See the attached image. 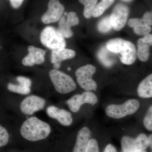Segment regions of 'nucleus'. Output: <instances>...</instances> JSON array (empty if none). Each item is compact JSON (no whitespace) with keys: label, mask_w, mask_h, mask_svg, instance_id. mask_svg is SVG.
Here are the masks:
<instances>
[{"label":"nucleus","mask_w":152,"mask_h":152,"mask_svg":"<svg viewBox=\"0 0 152 152\" xmlns=\"http://www.w3.org/2000/svg\"><path fill=\"white\" fill-rule=\"evenodd\" d=\"M75 56V52L71 49L61 48L52 50L51 62L55 69H57L61 67L63 61L73 58Z\"/></svg>","instance_id":"obj_16"},{"label":"nucleus","mask_w":152,"mask_h":152,"mask_svg":"<svg viewBox=\"0 0 152 152\" xmlns=\"http://www.w3.org/2000/svg\"><path fill=\"white\" fill-rule=\"evenodd\" d=\"M49 76L55 89L60 94H68L76 89L75 83L66 74L53 69L49 72Z\"/></svg>","instance_id":"obj_3"},{"label":"nucleus","mask_w":152,"mask_h":152,"mask_svg":"<svg viewBox=\"0 0 152 152\" xmlns=\"http://www.w3.org/2000/svg\"><path fill=\"white\" fill-rule=\"evenodd\" d=\"M143 39L145 41H146L147 42L151 44L152 45V35L151 34H147L145 35Z\"/></svg>","instance_id":"obj_31"},{"label":"nucleus","mask_w":152,"mask_h":152,"mask_svg":"<svg viewBox=\"0 0 152 152\" xmlns=\"http://www.w3.org/2000/svg\"><path fill=\"white\" fill-rule=\"evenodd\" d=\"M122 152H125V151H123ZM146 152L145 151H141V152Z\"/></svg>","instance_id":"obj_34"},{"label":"nucleus","mask_w":152,"mask_h":152,"mask_svg":"<svg viewBox=\"0 0 152 152\" xmlns=\"http://www.w3.org/2000/svg\"><path fill=\"white\" fill-rule=\"evenodd\" d=\"M144 126L148 130H152V106H151L145 116L143 121Z\"/></svg>","instance_id":"obj_26"},{"label":"nucleus","mask_w":152,"mask_h":152,"mask_svg":"<svg viewBox=\"0 0 152 152\" xmlns=\"http://www.w3.org/2000/svg\"><path fill=\"white\" fill-rule=\"evenodd\" d=\"M24 138L31 142H37L46 138L51 132V127L48 123L36 117L25 121L20 130Z\"/></svg>","instance_id":"obj_1"},{"label":"nucleus","mask_w":152,"mask_h":152,"mask_svg":"<svg viewBox=\"0 0 152 152\" xmlns=\"http://www.w3.org/2000/svg\"><path fill=\"white\" fill-rule=\"evenodd\" d=\"M138 101L134 99L129 100L122 104H110L106 109V115L110 118L119 119L135 113L140 107Z\"/></svg>","instance_id":"obj_4"},{"label":"nucleus","mask_w":152,"mask_h":152,"mask_svg":"<svg viewBox=\"0 0 152 152\" xmlns=\"http://www.w3.org/2000/svg\"><path fill=\"white\" fill-rule=\"evenodd\" d=\"M10 136L5 128L0 125V148L5 146L8 143Z\"/></svg>","instance_id":"obj_25"},{"label":"nucleus","mask_w":152,"mask_h":152,"mask_svg":"<svg viewBox=\"0 0 152 152\" xmlns=\"http://www.w3.org/2000/svg\"><path fill=\"white\" fill-rule=\"evenodd\" d=\"M96 68L91 64H88L79 68L76 71L77 82L81 88L87 91H96L97 85L92 77L96 72Z\"/></svg>","instance_id":"obj_5"},{"label":"nucleus","mask_w":152,"mask_h":152,"mask_svg":"<svg viewBox=\"0 0 152 152\" xmlns=\"http://www.w3.org/2000/svg\"><path fill=\"white\" fill-rule=\"evenodd\" d=\"M45 104L46 101L43 98L32 95L22 101L20 108L23 113L30 115L35 112L42 110L45 107Z\"/></svg>","instance_id":"obj_12"},{"label":"nucleus","mask_w":152,"mask_h":152,"mask_svg":"<svg viewBox=\"0 0 152 152\" xmlns=\"http://www.w3.org/2000/svg\"><path fill=\"white\" fill-rule=\"evenodd\" d=\"M82 4L84 5L83 15L85 18H90L96 6V5L98 0H79Z\"/></svg>","instance_id":"obj_22"},{"label":"nucleus","mask_w":152,"mask_h":152,"mask_svg":"<svg viewBox=\"0 0 152 152\" xmlns=\"http://www.w3.org/2000/svg\"><path fill=\"white\" fill-rule=\"evenodd\" d=\"M64 11V7L58 0H50L48 10L42 17V21L46 24L59 20Z\"/></svg>","instance_id":"obj_11"},{"label":"nucleus","mask_w":152,"mask_h":152,"mask_svg":"<svg viewBox=\"0 0 152 152\" xmlns=\"http://www.w3.org/2000/svg\"><path fill=\"white\" fill-rule=\"evenodd\" d=\"M152 24L151 12H147L141 18H132L128 22L129 26L134 28V32L138 35H144L151 31Z\"/></svg>","instance_id":"obj_10"},{"label":"nucleus","mask_w":152,"mask_h":152,"mask_svg":"<svg viewBox=\"0 0 152 152\" xmlns=\"http://www.w3.org/2000/svg\"><path fill=\"white\" fill-rule=\"evenodd\" d=\"M138 50L137 55L139 59L142 62H146L149 59L150 56V49L151 45L141 38L138 41Z\"/></svg>","instance_id":"obj_19"},{"label":"nucleus","mask_w":152,"mask_h":152,"mask_svg":"<svg viewBox=\"0 0 152 152\" xmlns=\"http://www.w3.org/2000/svg\"><path fill=\"white\" fill-rule=\"evenodd\" d=\"M85 152H99V145L96 140L90 139Z\"/></svg>","instance_id":"obj_27"},{"label":"nucleus","mask_w":152,"mask_h":152,"mask_svg":"<svg viewBox=\"0 0 152 152\" xmlns=\"http://www.w3.org/2000/svg\"><path fill=\"white\" fill-rule=\"evenodd\" d=\"M112 28L110 17H105L102 19L99 23L98 26L99 31L102 33L109 32L111 30Z\"/></svg>","instance_id":"obj_24"},{"label":"nucleus","mask_w":152,"mask_h":152,"mask_svg":"<svg viewBox=\"0 0 152 152\" xmlns=\"http://www.w3.org/2000/svg\"><path fill=\"white\" fill-rule=\"evenodd\" d=\"M122 1H124L129 2L131 1L132 0H122Z\"/></svg>","instance_id":"obj_33"},{"label":"nucleus","mask_w":152,"mask_h":152,"mask_svg":"<svg viewBox=\"0 0 152 152\" xmlns=\"http://www.w3.org/2000/svg\"><path fill=\"white\" fill-rule=\"evenodd\" d=\"M148 141L145 134L139 135L136 139L124 136L121 140L123 151L127 152H139L145 151L148 147Z\"/></svg>","instance_id":"obj_7"},{"label":"nucleus","mask_w":152,"mask_h":152,"mask_svg":"<svg viewBox=\"0 0 152 152\" xmlns=\"http://www.w3.org/2000/svg\"><path fill=\"white\" fill-rule=\"evenodd\" d=\"M106 47L102 48L98 53V57L102 63L107 67L113 65L115 62L113 55Z\"/></svg>","instance_id":"obj_20"},{"label":"nucleus","mask_w":152,"mask_h":152,"mask_svg":"<svg viewBox=\"0 0 152 152\" xmlns=\"http://www.w3.org/2000/svg\"><path fill=\"white\" fill-rule=\"evenodd\" d=\"M114 1L115 0H102L96 6L92 16L95 18L101 16L106 10L113 4Z\"/></svg>","instance_id":"obj_21"},{"label":"nucleus","mask_w":152,"mask_h":152,"mask_svg":"<svg viewBox=\"0 0 152 152\" xmlns=\"http://www.w3.org/2000/svg\"><path fill=\"white\" fill-rule=\"evenodd\" d=\"M148 141L149 145L151 147V148H152V134L150 135L149 137L148 138Z\"/></svg>","instance_id":"obj_32"},{"label":"nucleus","mask_w":152,"mask_h":152,"mask_svg":"<svg viewBox=\"0 0 152 152\" xmlns=\"http://www.w3.org/2000/svg\"><path fill=\"white\" fill-rule=\"evenodd\" d=\"M106 48L113 53L121 54L120 59L125 64L132 65L137 58V50L134 45L130 41L121 38H115L109 40Z\"/></svg>","instance_id":"obj_2"},{"label":"nucleus","mask_w":152,"mask_h":152,"mask_svg":"<svg viewBox=\"0 0 152 152\" xmlns=\"http://www.w3.org/2000/svg\"><path fill=\"white\" fill-rule=\"evenodd\" d=\"M40 40L45 46L54 50L65 48V40L58 32L56 28L52 26H47L41 34Z\"/></svg>","instance_id":"obj_6"},{"label":"nucleus","mask_w":152,"mask_h":152,"mask_svg":"<svg viewBox=\"0 0 152 152\" xmlns=\"http://www.w3.org/2000/svg\"><path fill=\"white\" fill-rule=\"evenodd\" d=\"M91 131L87 127L82 128L78 133L73 152H85L91 137Z\"/></svg>","instance_id":"obj_17"},{"label":"nucleus","mask_w":152,"mask_h":152,"mask_svg":"<svg viewBox=\"0 0 152 152\" xmlns=\"http://www.w3.org/2000/svg\"><path fill=\"white\" fill-rule=\"evenodd\" d=\"M139 96L142 98L152 97V75L146 77L139 84L137 89Z\"/></svg>","instance_id":"obj_18"},{"label":"nucleus","mask_w":152,"mask_h":152,"mask_svg":"<svg viewBox=\"0 0 152 152\" xmlns=\"http://www.w3.org/2000/svg\"><path fill=\"white\" fill-rule=\"evenodd\" d=\"M129 13V10L127 6L121 4L115 6L110 16L112 28L117 31L121 30L126 23Z\"/></svg>","instance_id":"obj_8"},{"label":"nucleus","mask_w":152,"mask_h":152,"mask_svg":"<svg viewBox=\"0 0 152 152\" xmlns=\"http://www.w3.org/2000/svg\"><path fill=\"white\" fill-rule=\"evenodd\" d=\"M7 88L9 91L12 92L17 93L21 95H27L31 92V88L28 87L23 86L21 85H17L13 84H8Z\"/></svg>","instance_id":"obj_23"},{"label":"nucleus","mask_w":152,"mask_h":152,"mask_svg":"<svg viewBox=\"0 0 152 152\" xmlns=\"http://www.w3.org/2000/svg\"><path fill=\"white\" fill-rule=\"evenodd\" d=\"M104 152H118L116 149L111 144H109L106 146Z\"/></svg>","instance_id":"obj_30"},{"label":"nucleus","mask_w":152,"mask_h":152,"mask_svg":"<svg viewBox=\"0 0 152 152\" xmlns=\"http://www.w3.org/2000/svg\"><path fill=\"white\" fill-rule=\"evenodd\" d=\"M25 0H10L12 7L14 9H18L21 6Z\"/></svg>","instance_id":"obj_29"},{"label":"nucleus","mask_w":152,"mask_h":152,"mask_svg":"<svg viewBox=\"0 0 152 152\" xmlns=\"http://www.w3.org/2000/svg\"><path fill=\"white\" fill-rule=\"evenodd\" d=\"M28 50V54L22 60L24 66H32L35 64H41L44 62L46 53L44 50L29 46Z\"/></svg>","instance_id":"obj_14"},{"label":"nucleus","mask_w":152,"mask_h":152,"mask_svg":"<svg viewBox=\"0 0 152 152\" xmlns=\"http://www.w3.org/2000/svg\"><path fill=\"white\" fill-rule=\"evenodd\" d=\"M16 80L19 83V85L23 86L30 88L31 86V81L29 78L26 77H23V76H18L17 77Z\"/></svg>","instance_id":"obj_28"},{"label":"nucleus","mask_w":152,"mask_h":152,"mask_svg":"<svg viewBox=\"0 0 152 152\" xmlns=\"http://www.w3.org/2000/svg\"><path fill=\"white\" fill-rule=\"evenodd\" d=\"M79 23V19L77 14L75 12H70L68 14L66 19L64 16L61 17L59 22L58 28L57 30L64 39H68L73 35L71 27L77 26Z\"/></svg>","instance_id":"obj_13"},{"label":"nucleus","mask_w":152,"mask_h":152,"mask_svg":"<svg viewBox=\"0 0 152 152\" xmlns=\"http://www.w3.org/2000/svg\"><path fill=\"white\" fill-rule=\"evenodd\" d=\"M97 97L91 91H86L82 94L74 95L67 102L72 112L77 113L83 104H89L94 105L98 102Z\"/></svg>","instance_id":"obj_9"},{"label":"nucleus","mask_w":152,"mask_h":152,"mask_svg":"<svg viewBox=\"0 0 152 152\" xmlns=\"http://www.w3.org/2000/svg\"><path fill=\"white\" fill-rule=\"evenodd\" d=\"M47 113L50 118L56 119L62 125L70 126L73 122L70 113L64 109H60L54 106H50L47 109Z\"/></svg>","instance_id":"obj_15"}]
</instances>
